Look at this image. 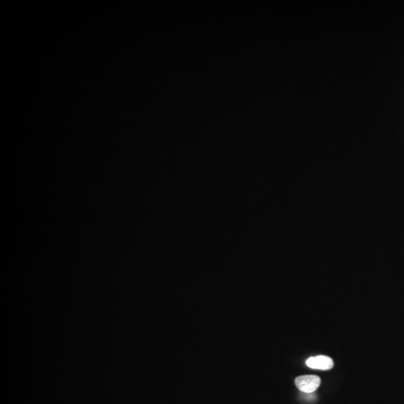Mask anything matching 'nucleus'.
I'll return each mask as SVG.
<instances>
[{"label": "nucleus", "mask_w": 404, "mask_h": 404, "mask_svg": "<svg viewBox=\"0 0 404 404\" xmlns=\"http://www.w3.org/2000/svg\"><path fill=\"white\" fill-rule=\"evenodd\" d=\"M321 383V379L316 375L300 376L295 380V384L299 390L307 394L317 391Z\"/></svg>", "instance_id": "f257e3e1"}, {"label": "nucleus", "mask_w": 404, "mask_h": 404, "mask_svg": "<svg viewBox=\"0 0 404 404\" xmlns=\"http://www.w3.org/2000/svg\"><path fill=\"white\" fill-rule=\"evenodd\" d=\"M306 365L310 368L317 370H327L333 367L334 363L329 356H317L307 359Z\"/></svg>", "instance_id": "f03ea898"}]
</instances>
